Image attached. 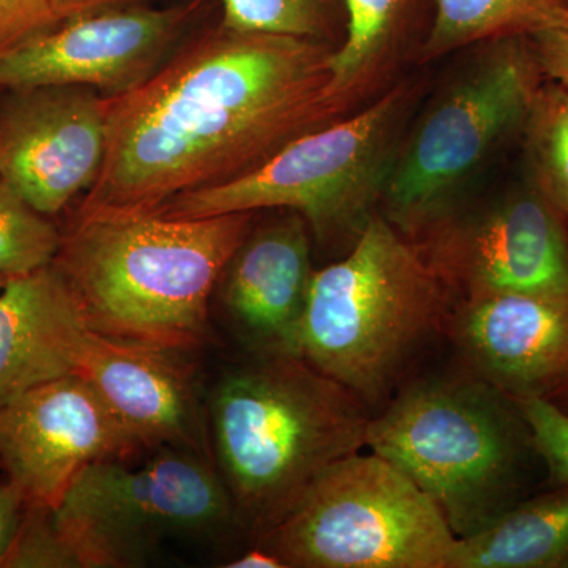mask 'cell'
Here are the masks:
<instances>
[{
    "instance_id": "obj_14",
    "label": "cell",
    "mask_w": 568,
    "mask_h": 568,
    "mask_svg": "<svg viewBox=\"0 0 568 568\" xmlns=\"http://www.w3.org/2000/svg\"><path fill=\"white\" fill-rule=\"evenodd\" d=\"M448 332L473 376L510 398H547L568 377V295L463 298Z\"/></svg>"
},
{
    "instance_id": "obj_7",
    "label": "cell",
    "mask_w": 568,
    "mask_h": 568,
    "mask_svg": "<svg viewBox=\"0 0 568 568\" xmlns=\"http://www.w3.org/2000/svg\"><path fill=\"white\" fill-rule=\"evenodd\" d=\"M406 89H394L343 121L310 130L233 181L183 193L149 213L203 219L287 209L320 235L357 222L383 192L396 155Z\"/></svg>"
},
{
    "instance_id": "obj_33",
    "label": "cell",
    "mask_w": 568,
    "mask_h": 568,
    "mask_svg": "<svg viewBox=\"0 0 568 568\" xmlns=\"http://www.w3.org/2000/svg\"><path fill=\"white\" fill-rule=\"evenodd\" d=\"M0 92H2V91H0Z\"/></svg>"
},
{
    "instance_id": "obj_2",
    "label": "cell",
    "mask_w": 568,
    "mask_h": 568,
    "mask_svg": "<svg viewBox=\"0 0 568 568\" xmlns=\"http://www.w3.org/2000/svg\"><path fill=\"white\" fill-rule=\"evenodd\" d=\"M250 230L252 212L77 213L52 265L91 331L189 351L204 342L213 290Z\"/></svg>"
},
{
    "instance_id": "obj_27",
    "label": "cell",
    "mask_w": 568,
    "mask_h": 568,
    "mask_svg": "<svg viewBox=\"0 0 568 568\" xmlns=\"http://www.w3.org/2000/svg\"><path fill=\"white\" fill-rule=\"evenodd\" d=\"M530 50L545 80L568 92V13L556 24L528 37Z\"/></svg>"
},
{
    "instance_id": "obj_19",
    "label": "cell",
    "mask_w": 568,
    "mask_h": 568,
    "mask_svg": "<svg viewBox=\"0 0 568 568\" xmlns=\"http://www.w3.org/2000/svg\"><path fill=\"white\" fill-rule=\"evenodd\" d=\"M568 0H435L425 58L476 43L529 37L562 20Z\"/></svg>"
},
{
    "instance_id": "obj_24",
    "label": "cell",
    "mask_w": 568,
    "mask_h": 568,
    "mask_svg": "<svg viewBox=\"0 0 568 568\" xmlns=\"http://www.w3.org/2000/svg\"><path fill=\"white\" fill-rule=\"evenodd\" d=\"M0 568H81L55 525L54 508L26 506L20 529Z\"/></svg>"
},
{
    "instance_id": "obj_8",
    "label": "cell",
    "mask_w": 568,
    "mask_h": 568,
    "mask_svg": "<svg viewBox=\"0 0 568 568\" xmlns=\"http://www.w3.org/2000/svg\"><path fill=\"white\" fill-rule=\"evenodd\" d=\"M54 519L81 568H125L144 566L166 540L211 537L235 514L209 459L163 447L140 466L108 458L85 467Z\"/></svg>"
},
{
    "instance_id": "obj_28",
    "label": "cell",
    "mask_w": 568,
    "mask_h": 568,
    "mask_svg": "<svg viewBox=\"0 0 568 568\" xmlns=\"http://www.w3.org/2000/svg\"><path fill=\"white\" fill-rule=\"evenodd\" d=\"M26 499L13 481L0 485V560L9 551L11 541L20 529L24 517Z\"/></svg>"
},
{
    "instance_id": "obj_4",
    "label": "cell",
    "mask_w": 568,
    "mask_h": 568,
    "mask_svg": "<svg viewBox=\"0 0 568 568\" xmlns=\"http://www.w3.org/2000/svg\"><path fill=\"white\" fill-rule=\"evenodd\" d=\"M447 290L394 223L366 220L353 252L313 274L298 357L365 406L381 402L447 321Z\"/></svg>"
},
{
    "instance_id": "obj_30",
    "label": "cell",
    "mask_w": 568,
    "mask_h": 568,
    "mask_svg": "<svg viewBox=\"0 0 568 568\" xmlns=\"http://www.w3.org/2000/svg\"><path fill=\"white\" fill-rule=\"evenodd\" d=\"M227 568H286L283 560L274 552L263 547L250 549L245 555L239 556L230 564Z\"/></svg>"
},
{
    "instance_id": "obj_13",
    "label": "cell",
    "mask_w": 568,
    "mask_h": 568,
    "mask_svg": "<svg viewBox=\"0 0 568 568\" xmlns=\"http://www.w3.org/2000/svg\"><path fill=\"white\" fill-rule=\"evenodd\" d=\"M424 253L465 298L568 295V223L532 186L477 219L444 227Z\"/></svg>"
},
{
    "instance_id": "obj_17",
    "label": "cell",
    "mask_w": 568,
    "mask_h": 568,
    "mask_svg": "<svg viewBox=\"0 0 568 568\" xmlns=\"http://www.w3.org/2000/svg\"><path fill=\"white\" fill-rule=\"evenodd\" d=\"M89 328L54 265L0 290V407L59 377L77 375Z\"/></svg>"
},
{
    "instance_id": "obj_5",
    "label": "cell",
    "mask_w": 568,
    "mask_h": 568,
    "mask_svg": "<svg viewBox=\"0 0 568 568\" xmlns=\"http://www.w3.org/2000/svg\"><path fill=\"white\" fill-rule=\"evenodd\" d=\"M366 447L433 499L457 537L519 503L537 455L514 398L476 376L403 388L369 418Z\"/></svg>"
},
{
    "instance_id": "obj_16",
    "label": "cell",
    "mask_w": 568,
    "mask_h": 568,
    "mask_svg": "<svg viewBox=\"0 0 568 568\" xmlns=\"http://www.w3.org/2000/svg\"><path fill=\"white\" fill-rule=\"evenodd\" d=\"M313 274L308 223L293 212L250 230L235 250L220 280L224 308L264 355L298 357Z\"/></svg>"
},
{
    "instance_id": "obj_6",
    "label": "cell",
    "mask_w": 568,
    "mask_h": 568,
    "mask_svg": "<svg viewBox=\"0 0 568 568\" xmlns=\"http://www.w3.org/2000/svg\"><path fill=\"white\" fill-rule=\"evenodd\" d=\"M439 507L379 455H349L310 485L261 547L286 568H450Z\"/></svg>"
},
{
    "instance_id": "obj_1",
    "label": "cell",
    "mask_w": 568,
    "mask_h": 568,
    "mask_svg": "<svg viewBox=\"0 0 568 568\" xmlns=\"http://www.w3.org/2000/svg\"><path fill=\"white\" fill-rule=\"evenodd\" d=\"M323 41L224 28L197 37L133 92L108 99L102 171L80 215L149 213L230 182L334 121Z\"/></svg>"
},
{
    "instance_id": "obj_23",
    "label": "cell",
    "mask_w": 568,
    "mask_h": 568,
    "mask_svg": "<svg viewBox=\"0 0 568 568\" xmlns=\"http://www.w3.org/2000/svg\"><path fill=\"white\" fill-rule=\"evenodd\" d=\"M222 26L233 31L321 41L335 0H222Z\"/></svg>"
},
{
    "instance_id": "obj_31",
    "label": "cell",
    "mask_w": 568,
    "mask_h": 568,
    "mask_svg": "<svg viewBox=\"0 0 568 568\" xmlns=\"http://www.w3.org/2000/svg\"><path fill=\"white\" fill-rule=\"evenodd\" d=\"M547 398L568 416V377L551 395H548Z\"/></svg>"
},
{
    "instance_id": "obj_21",
    "label": "cell",
    "mask_w": 568,
    "mask_h": 568,
    "mask_svg": "<svg viewBox=\"0 0 568 568\" xmlns=\"http://www.w3.org/2000/svg\"><path fill=\"white\" fill-rule=\"evenodd\" d=\"M346 11V39L332 51L331 88L349 99L365 81L394 36L407 0H342Z\"/></svg>"
},
{
    "instance_id": "obj_29",
    "label": "cell",
    "mask_w": 568,
    "mask_h": 568,
    "mask_svg": "<svg viewBox=\"0 0 568 568\" xmlns=\"http://www.w3.org/2000/svg\"><path fill=\"white\" fill-rule=\"evenodd\" d=\"M51 3L59 21H65L81 14L95 13V11L134 6V3H141V0H51Z\"/></svg>"
},
{
    "instance_id": "obj_26",
    "label": "cell",
    "mask_w": 568,
    "mask_h": 568,
    "mask_svg": "<svg viewBox=\"0 0 568 568\" xmlns=\"http://www.w3.org/2000/svg\"><path fill=\"white\" fill-rule=\"evenodd\" d=\"M59 22L51 0H0V55Z\"/></svg>"
},
{
    "instance_id": "obj_32",
    "label": "cell",
    "mask_w": 568,
    "mask_h": 568,
    "mask_svg": "<svg viewBox=\"0 0 568 568\" xmlns=\"http://www.w3.org/2000/svg\"><path fill=\"white\" fill-rule=\"evenodd\" d=\"M9 282V276L0 275V290L6 286V283Z\"/></svg>"
},
{
    "instance_id": "obj_9",
    "label": "cell",
    "mask_w": 568,
    "mask_h": 568,
    "mask_svg": "<svg viewBox=\"0 0 568 568\" xmlns=\"http://www.w3.org/2000/svg\"><path fill=\"white\" fill-rule=\"evenodd\" d=\"M544 82L528 37L489 41L395 155L383 190L390 222L416 230L443 212L497 144L523 130Z\"/></svg>"
},
{
    "instance_id": "obj_25",
    "label": "cell",
    "mask_w": 568,
    "mask_h": 568,
    "mask_svg": "<svg viewBox=\"0 0 568 568\" xmlns=\"http://www.w3.org/2000/svg\"><path fill=\"white\" fill-rule=\"evenodd\" d=\"M551 487L568 484V416L545 396L514 398Z\"/></svg>"
},
{
    "instance_id": "obj_22",
    "label": "cell",
    "mask_w": 568,
    "mask_h": 568,
    "mask_svg": "<svg viewBox=\"0 0 568 568\" xmlns=\"http://www.w3.org/2000/svg\"><path fill=\"white\" fill-rule=\"evenodd\" d=\"M62 231L0 178V275L21 276L54 263Z\"/></svg>"
},
{
    "instance_id": "obj_18",
    "label": "cell",
    "mask_w": 568,
    "mask_h": 568,
    "mask_svg": "<svg viewBox=\"0 0 568 568\" xmlns=\"http://www.w3.org/2000/svg\"><path fill=\"white\" fill-rule=\"evenodd\" d=\"M450 568H568V484L519 500L458 537Z\"/></svg>"
},
{
    "instance_id": "obj_11",
    "label": "cell",
    "mask_w": 568,
    "mask_h": 568,
    "mask_svg": "<svg viewBox=\"0 0 568 568\" xmlns=\"http://www.w3.org/2000/svg\"><path fill=\"white\" fill-rule=\"evenodd\" d=\"M0 178L36 211L55 215L95 185L108 144V99L82 85L6 91Z\"/></svg>"
},
{
    "instance_id": "obj_3",
    "label": "cell",
    "mask_w": 568,
    "mask_h": 568,
    "mask_svg": "<svg viewBox=\"0 0 568 568\" xmlns=\"http://www.w3.org/2000/svg\"><path fill=\"white\" fill-rule=\"evenodd\" d=\"M364 403L291 355L224 376L212 396L213 452L235 519L263 534L328 466L366 446Z\"/></svg>"
},
{
    "instance_id": "obj_12",
    "label": "cell",
    "mask_w": 568,
    "mask_h": 568,
    "mask_svg": "<svg viewBox=\"0 0 568 568\" xmlns=\"http://www.w3.org/2000/svg\"><path fill=\"white\" fill-rule=\"evenodd\" d=\"M138 450L78 375L59 377L0 407V465L28 506L58 507L85 467Z\"/></svg>"
},
{
    "instance_id": "obj_10",
    "label": "cell",
    "mask_w": 568,
    "mask_h": 568,
    "mask_svg": "<svg viewBox=\"0 0 568 568\" xmlns=\"http://www.w3.org/2000/svg\"><path fill=\"white\" fill-rule=\"evenodd\" d=\"M197 7L134 3L61 21L0 55V91L82 85L118 99L151 80L179 50Z\"/></svg>"
},
{
    "instance_id": "obj_20",
    "label": "cell",
    "mask_w": 568,
    "mask_h": 568,
    "mask_svg": "<svg viewBox=\"0 0 568 568\" xmlns=\"http://www.w3.org/2000/svg\"><path fill=\"white\" fill-rule=\"evenodd\" d=\"M530 186L568 223V92L545 80L523 126Z\"/></svg>"
},
{
    "instance_id": "obj_15",
    "label": "cell",
    "mask_w": 568,
    "mask_h": 568,
    "mask_svg": "<svg viewBox=\"0 0 568 568\" xmlns=\"http://www.w3.org/2000/svg\"><path fill=\"white\" fill-rule=\"evenodd\" d=\"M182 351L89 332L77 375L138 447H173L211 462L209 435Z\"/></svg>"
}]
</instances>
